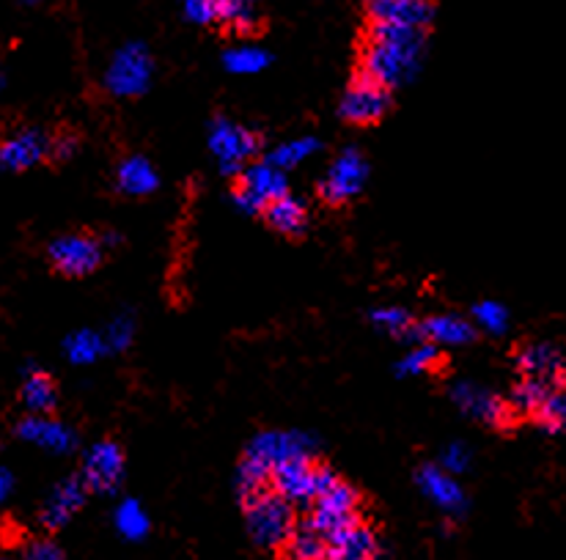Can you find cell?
I'll return each mask as SVG.
<instances>
[{"mask_svg":"<svg viewBox=\"0 0 566 560\" xmlns=\"http://www.w3.org/2000/svg\"><path fill=\"white\" fill-rule=\"evenodd\" d=\"M440 363H443V355L438 352L434 344H418L412 352H407L405 358L396 363V371H399L401 377H418V373H432Z\"/></svg>","mask_w":566,"mask_h":560,"instance_id":"d6a6232c","label":"cell"},{"mask_svg":"<svg viewBox=\"0 0 566 560\" xmlns=\"http://www.w3.org/2000/svg\"><path fill=\"white\" fill-rule=\"evenodd\" d=\"M17 434L25 443L39 445V448H48L53 454H66V451L75 448L77 437L66 423L55 421L48 415H28L17 423Z\"/></svg>","mask_w":566,"mask_h":560,"instance_id":"2e32d148","label":"cell"},{"mask_svg":"<svg viewBox=\"0 0 566 560\" xmlns=\"http://www.w3.org/2000/svg\"><path fill=\"white\" fill-rule=\"evenodd\" d=\"M514 366L525 379H536L551 388L566 384V352L558 344L528 341L514 355Z\"/></svg>","mask_w":566,"mask_h":560,"instance_id":"30bf717a","label":"cell"},{"mask_svg":"<svg viewBox=\"0 0 566 560\" xmlns=\"http://www.w3.org/2000/svg\"><path fill=\"white\" fill-rule=\"evenodd\" d=\"M327 560H379V541L371 525L360 519L327 545Z\"/></svg>","mask_w":566,"mask_h":560,"instance_id":"ffe728a7","label":"cell"},{"mask_svg":"<svg viewBox=\"0 0 566 560\" xmlns=\"http://www.w3.org/2000/svg\"><path fill=\"white\" fill-rule=\"evenodd\" d=\"M223 64L234 75H256V72H262L270 64V55L262 47H256V44H242V47L229 50L223 55Z\"/></svg>","mask_w":566,"mask_h":560,"instance_id":"4dcf8cb0","label":"cell"},{"mask_svg":"<svg viewBox=\"0 0 566 560\" xmlns=\"http://www.w3.org/2000/svg\"><path fill=\"white\" fill-rule=\"evenodd\" d=\"M369 177V162L358 149H347L331 162L319 184V196L327 207H344L360 196Z\"/></svg>","mask_w":566,"mask_h":560,"instance_id":"ba28073f","label":"cell"},{"mask_svg":"<svg viewBox=\"0 0 566 560\" xmlns=\"http://www.w3.org/2000/svg\"><path fill=\"white\" fill-rule=\"evenodd\" d=\"M209 149L223 173H242L262 149V138L253 129L240 127L223 116H214L209 124Z\"/></svg>","mask_w":566,"mask_h":560,"instance_id":"277c9868","label":"cell"},{"mask_svg":"<svg viewBox=\"0 0 566 560\" xmlns=\"http://www.w3.org/2000/svg\"><path fill=\"white\" fill-rule=\"evenodd\" d=\"M50 135L39 127L20 129L0 140V168L3 171H28L50 157Z\"/></svg>","mask_w":566,"mask_h":560,"instance_id":"4fadbf2b","label":"cell"},{"mask_svg":"<svg viewBox=\"0 0 566 560\" xmlns=\"http://www.w3.org/2000/svg\"><path fill=\"white\" fill-rule=\"evenodd\" d=\"M551 384L545 382H536V379H520L517 384L512 388V395H509V406L514 410V415L523 418H534L536 412H539V406L545 404V399L551 395Z\"/></svg>","mask_w":566,"mask_h":560,"instance_id":"4316f807","label":"cell"},{"mask_svg":"<svg viewBox=\"0 0 566 560\" xmlns=\"http://www.w3.org/2000/svg\"><path fill=\"white\" fill-rule=\"evenodd\" d=\"M418 484H421V492L434 503L438 508H443L446 514H462L465 511L468 500L462 486L446 473L443 467L438 465H423L418 469Z\"/></svg>","mask_w":566,"mask_h":560,"instance_id":"d6986e66","label":"cell"},{"mask_svg":"<svg viewBox=\"0 0 566 560\" xmlns=\"http://www.w3.org/2000/svg\"><path fill=\"white\" fill-rule=\"evenodd\" d=\"M245 456L262 462L264 467L275 469L289 459H297V456H311V451H308V440L297 437V434L268 432V434H259V437L248 445Z\"/></svg>","mask_w":566,"mask_h":560,"instance_id":"e0dca14e","label":"cell"},{"mask_svg":"<svg viewBox=\"0 0 566 560\" xmlns=\"http://www.w3.org/2000/svg\"><path fill=\"white\" fill-rule=\"evenodd\" d=\"M116 530L127 541L146 539L151 530V519L146 508L138 500H122V506L116 508Z\"/></svg>","mask_w":566,"mask_h":560,"instance_id":"83f0119b","label":"cell"},{"mask_svg":"<svg viewBox=\"0 0 566 560\" xmlns=\"http://www.w3.org/2000/svg\"><path fill=\"white\" fill-rule=\"evenodd\" d=\"M468 462H471V451H468L462 443H451L449 448L443 451L446 473H462V469L468 467Z\"/></svg>","mask_w":566,"mask_h":560,"instance_id":"60d3db41","label":"cell"},{"mask_svg":"<svg viewBox=\"0 0 566 560\" xmlns=\"http://www.w3.org/2000/svg\"><path fill=\"white\" fill-rule=\"evenodd\" d=\"M283 558L286 560H327V539L305 522H297L294 533L283 545Z\"/></svg>","mask_w":566,"mask_h":560,"instance_id":"484cf974","label":"cell"},{"mask_svg":"<svg viewBox=\"0 0 566 560\" xmlns=\"http://www.w3.org/2000/svg\"><path fill=\"white\" fill-rule=\"evenodd\" d=\"M536 426L547 434H566V384L564 388H553L545 404L534 415Z\"/></svg>","mask_w":566,"mask_h":560,"instance_id":"f546056e","label":"cell"},{"mask_svg":"<svg viewBox=\"0 0 566 560\" xmlns=\"http://www.w3.org/2000/svg\"><path fill=\"white\" fill-rule=\"evenodd\" d=\"M240 184L245 187V190H251L253 196L262 198L264 203H273L279 201V198L289 196V182H286V173L281 171V168H275L273 162H251V166L245 168V171L240 173Z\"/></svg>","mask_w":566,"mask_h":560,"instance_id":"44dd1931","label":"cell"},{"mask_svg":"<svg viewBox=\"0 0 566 560\" xmlns=\"http://www.w3.org/2000/svg\"><path fill=\"white\" fill-rule=\"evenodd\" d=\"M81 478L86 480V489L96 495H113L124 478V451L113 440H102L92 445L83 459Z\"/></svg>","mask_w":566,"mask_h":560,"instance_id":"7c38bea8","label":"cell"},{"mask_svg":"<svg viewBox=\"0 0 566 560\" xmlns=\"http://www.w3.org/2000/svg\"><path fill=\"white\" fill-rule=\"evenodd\" d=\"M245 506V525L251 533L253 545L262 550H283L289 536L297 528V517H294V506L283 500L279 492H264V495L253 497V500L242 503Z\"/></svg>","mask_w":566,"mask_h":560,"instance_id":"3957f363","label":"cell"},{"mask_svg":"<svg viewBox=\"0 0 566 560\" xmlns=\"http://www.w3.org/2000/svg\"><path fill=\"white\" fill-rule=\"evenodd\" d=\"M0 88H3V72H0Z\"/></svg>","mask_w":566,"mask_h":560,"instance_id":"ee69618b","label":"cell"},{"mask_svg":"<svg viewBox=\"0 0 566 560\" xmlns=\"http://www.w3.org/2000/svg\"><path fill=\"white\" fill-rule=\"evenodd\" d=\"M185 17L196 25H212L218 22V0H190L185 6Z\"/></svg>","mask_w":566,"mask_h":560,"instance_id":"74e56055","label":"cell"},{"mask_svg":"<svg viewBox=\"0 0 566 560\" xmlns=\"http://www.w3.org/2000/svg\"><path fill=\"white\" fill-rule=\"evenodd\" d=\"M99 242H102V247H113V245H118V242H122V236L113 234V231H107L105 236H99Z\"/></svg>","mask_w":566,"mask_h":560,"instance_id":"7bdbcfd3","label":"cell"},{"mask_svg":"<svg viewBox=\"0 0 566 560\" xmlns=\"http://www.w3.org/2000/svg\"><path fill=\"white\" fill-rule=\"evenodd\" d=\"M20 395L31 415H50L55 404H59V388H55V382L44 371L25 373Z\"/></svg>","mask_w":566,"mask_h":560,"instance_id":"cb8c5ba5","label":"cell"},{"mask_svg":"<svg viewBox=\"0 0 566 560\" xmlns=\"http://www.w3.org/2000/svg\"><path fill=\"white\" fill-rule=\"evenodd\" d=\"M22 560H66V556H64V550L55 545V541L33 539V541H28Z\"/></svg>","mask_w":566,"mask_h":560,"instance_id":"f35d334b","label":"cell"},{"mask_svg":"<svg viewBox=\"0 0 566 560\" xmlns=\"http://www.w3.org/2000/svg\"><path fill=\"white\" fill-rule=\"evenodd\" d=\"M0 560H9V558H0Z\"/></svg>","mask_w":566,"mask_h":560,"instance_id":"f6af8a7d","label":"cell"},{"mask_svg":"<svg viewBox=\"0 0 566 560\" xmlns=\"http://www.w3.org/2000/svg\"><path fill=\"white\" fill-rule=\"evenodd\" d=\"M451 399L457 401L465 415H471L473 421L486 423L492 429H512L517 423V415L509 406L506 399L490 393V390L479 388V384L471 382H457L454 390H451Z\"/></svg>","mask_w":566,"mask_h":560,"instance_id":"8fae6325","label":"cell"},{"mask_svg":"<svg viewBox=\"0 0 566 560\" xmlns=\"http://www.w3.org/2000/svg\"><path fill=\"white\" fill-rule=\"evenodd\" d=\"M9 492H11V475L6 473L3 467H0V500H3V497L9 495Z\"/></svg>","mask_w":566,"mask_h":560,"instance_id":"b9f144b4","label":"cell"},{"mask_svg":"<svg viewBox=\"0 0 566 560\" xmlns=\"http://www.w3.org/2000/svg\"><path fill=\"white\" fill-rule=\"evenodd\" d=\"M434 14H438V9L427 3V0H371L366 6L369 22L416 28V31H427L434 22Z\"/></svg>","mask_w":566,"mask_h":560,"instance_id":"5bb4252c","label":"cell"},{"mask_svg":"<svg viewBox=\"0 0 566 560\" xmlns=\"http://www.w3.org/2000/svg\"><path fill=\"white\" fill-rule=\"evenodd\" d=\"M86 480L81 475H70V478L61 480L53 492L44 500L42 511H39V522L48 530H61L86 503Z\"/></svg>","mask_w":566,"mask_h":560,"instance_id":"9a60e30c","label":"cell"},{"mask_svg":"<svg viewBox=\"0 0 566 560\" xmlns=\"http://www.w3.org/2000/svg\"><path fill=\"white\" fill-rule=\"evenodd\" d=\"M264 220H268L270 229L279 231L283 236H300L308 229V212H305V207L292 196V192L270 203V207L264 209Z\"/></svg>","mask_w":566,"mask_h":560,"instance_id":"603a6c76","label":"cell"},{"mask_svg":"<svg viewBox=\"0 0 566 560\" xmlns=\"http://www.w3.org/2000/svg\"><path fill=\"white\" fill-rule=\"evenodd\" d=\"M338 480L342 478L336 469L322 465L314 456H297L273 469V492L300 508H314V503Z\"/></svg>","mask_w":566,"mask_h":560,"instance_id":"7a4b0ae2","label":"cell"},{"mask_svg":"<svg viewBox=\"0 0 566 560\" xmlns=\"http://www.w3.org/2000/svg\"><path fill=\"white\" fill-rule=\"evenodd\" d=\"M316 149H319V140L308 138V135H303V138L286 140V144H281L279 149H273V155L268 157V162H273V166L281 168V171H289V168L300 166V162H303L305 157L314 155Z\"/></svg>","mask_w":566,"mask_h":560,"instance_id":"836d02e7","label":"cell"},{"mask_svg":"<svg viewBox=\"0 0 566 560\" xmlns=\"http://www.w3.org/2000/svg\"><path fill=\"white\" fill-rule=\"evenodd\" d=\"M358 508H360L358 489L349 486L347 480H338L336 486H331V489L314 503L308 525L314 530H319V533L327 539V545H331L336 536H342L344 530H349L353 525L360 522Z\"/></svg>","mask_w":566,"mask_h":560,"instance_id":"5b68a950","label":"cell"},{"mask_svg":"<svg viewBox=\"0 0 566 560\" xmlns=\"http://www.w3.org/2000/svg\"><path fill=\"white\" fill-rule=\"evenodd\" d=\"M218 22L237 36H253V33L262 31L259 9L251 3H242V0H218Z\"/></svg>","mask_w":566,"mask_h":560,"instance_id":"d4e9b609","label":"cell"},{"mask_svg":"<svg viewBox=\"0 0 566 560\" xmlns=\"http://www.w3.org/2000/svg\"><path fill=\"white\" fill-rule=\"evenodd\" d=\"M155 75V61L146 44L129 42L113 55L105 72V86L113 96H140Z\"/></svg>","mask_w":566,"mask_h":560,"instance_id":"52a82bcc","label":"cell"},{"mask_svg":"<svg viewBox=\"0 0 566 560\" xmlns=\"http://www.w3.org/2000/svg\"><path fill=\"white\" fill-rule=\"evenodd\" d=\"M473 319L481 330L492 332V336H501L509 327V310L503 308L501 303H492V299H484V303L473 305Z\"/></svg>","mask_w":566,"mask_h":560,"instance_id":"e575fe53","label":"cell"},{"mask_svg":"<svg viewBox=\"0 0 566 560\" xmlns=\"http://www.w3.org/2000/svg\"><path fill=\"white\" fill-rule=\"evenodd\" d=\"M116 187L124 192V196L144 198V196H151V192L160 187V177H157L155 166H151L144 155H133L118 166Z\"/></svg>","mask_w":566,"mask_h":560,"instance_id":"7402d4cb","label":"cell"},{"mask_svg":"<svg viewBox=\"0 0 566 560\" xmlns=\"http://www.w3.org/2000/svg\"><path fill=\"white\" fill-rule=\"evenodd\" d=\"M423 42H427V31L371 22L364 47H360L358 75L394 88L418 64L423 53Z\"/></svg>","mask_w":566,"mask_h":560,"instance_id":"6da1fadb","label":"cell"},{"mask_svg":"<svg viewBox=\"0 0 566 560\" xmlns=\"http://www.w3.org/2000/svg\"><path fill=\"white\" fill-rule=\"evenodd\" d=\"M77 146H81V138H77L72 129H64V133H55L53 140H50V160L66 162L75 157Z\"/></svg>","mask_w":566,"mask_h":560,"instance_id":"8d00e7d4","label":"cell"},{"mask_svg":"<svg viewBox=\"0 0 566 560\" xmlns=\"http://www.w3.org/2000/svg\"><path fill=\"white\" fill-rule=\"evenodd\" d=\"M369 319L379 330L390 332V336L401 338V341H418L416 321H412V316L405 308H375Z\"/></svg>","mask_w":566,"mask_h":560,"instance_id":"f1b7e54d","label":"cell"},{"mask_svg":"<svg viewBox=\"0 0 566 560\" xmlns=\"http://www.w3.org/2000/svg\"><path fill=\"white\" fill-rule=\"evenodd\" d=\"M231 201H234V207L240 209L242 214H264V209H268V203H264L262 198L253 196V192L245 190L242 184L234 187V192H231Z\"/></svg>","mask_w":566,"mask_h":560,"instance_id":"ab89813d","label":"cell"},{"mask_svg":"<svg viewBox=\"0 0 566 560\" xmlns=\"http://www.w3.org/2000/svg\"><path fill=\"white\" fill-rule=\"evenodd\" d=\"M418 341L434 347H465L475 341V327L457 314H438L418 321Z\"/></svg>","mask_w":566,"mask_h":560,"instance_id":"ac0fdd59","label":"cell"},{"mask_svg":"<svg viewBox=\"0 0 566 560\" xmlns=\"http://www.w3.org/2000/svg\"><path fill=\"white\" fill-rule=\"evenodd\" d=\"M48 258L64 278H86L102 264V242L88 231H70L50 242Z\"/></svg>","mask_w":566,"mask_h":560,"instance_id":"8992f818","label":"cell"},{"mask_svg":"<svg viewBox=\"0 0 566 560\" xmlns=\"http://www.w3.org/2000/svg\"><path fill=\"white\" fill-rule=\"evenodd\" d=\"M390 105H394V94H390L388 86L369 81L364 75H355V81L349 83L342 96L338 113H342L344 121L355 124V127H369V124L382 121Z\"/></svg>","mask_w":566,"mask_h":560,"instance_id":"9c48e42d","label":"cell"},{"mask_svg":"<svg viewBox=\"0 0 566 560\" xmlns=\"http://www.w3.org/2000/svg\"><path fill=\"white\" fill-rule=\"evenodd\" d=\"M133 319L129 316H118V319L111 321L105 332V347L113 349V352H122L129 341H133Z\"/></svg>","mask_w":566,"mask_h":560,"instance_id":"d590c367","label":"cell"},{"mask_svg":"<svg viewBox=\"0 0 566 560\" xmlns=\"http://www.w3.org/2000/svg\"><path fill=\"white\" fill-rule=\"evenodd\" d=\"M105 349H107V347H105V338L96 336L94 330H81V332H75V336L66 338V344H64L66 358H70L72 363H77V366L94 363V360L99 358V355L105 352Z\"/></svg>","mask_w":566,"mask_h":560,"instance_id":"1f68e13d","label":"cell"}]
</instances>
